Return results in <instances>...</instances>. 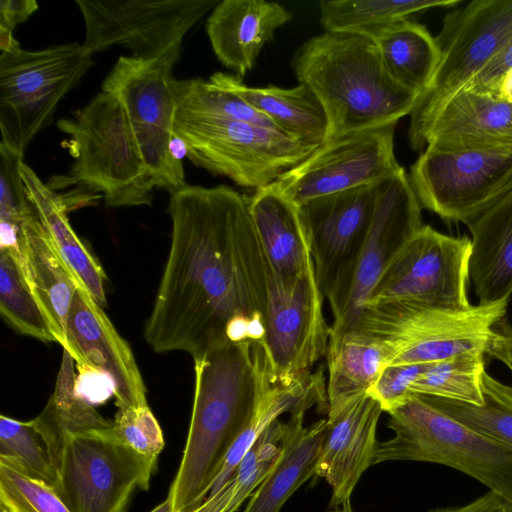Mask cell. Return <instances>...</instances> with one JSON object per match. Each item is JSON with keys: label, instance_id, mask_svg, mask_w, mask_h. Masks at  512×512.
I'll use <instances>...</instances> for the list:
<instances>
[{"label": "cell", "instance_id": "1", "mask_svg": "<svg viewBox=\"0 0 512 512\" xmlns=\"http://www.w3.org/2000/svg\"><path fill=\"white\" fill-rule=\"evenodd\" d=\"M231 187L185 184L170 194L168 258L144 338L193 360L240 343L265 349L270 265L249 210Z\"/></svg>", "mask_w": 512, "mask_h": 512}, {"label": "cell", "instance_id": "2", "mask_svg": "<svg viewBox=\"0 0 512 512\" xmlns=\"http://www.w3.org/2000/svg\"><path fill=\"white\" fill-rule=\"evenodd\" d=\"M271 362L260 344H231L194 360L186 445L168 495L174 512L201 505L226 456L249 424Z\"/></svg>", "mask_w": 512, "mask_h": 512}, {"label": "cell", "instance_id": "3", "mask_svg": "<svg viewBox=\"0 0 512 512\" xmlns=\"http://www.w3.org/2000/svg\"><path fill=\"white\" fill-rule=\"evenodd\" d=\"M291 67L325 110L326 139L397 123L410 115L419 97L389 76L375 41L356 33L324 32L308 39Z\"/></svg>", "mask_w": 512, "mask_h": 512}, {"label": "cell", "instance_id": "4", "mask_svg": "<svg viewBox=\"0 0 512 512\" xmlns=\"http://www.w3.org/2000/svg\"><path fill=\"white\" fill-rule=\"evenodd\" d=\"M56 125L67 135L64 145L73 159L70 180L98 193L113 208L152 204V178L114 94L101 90Z\"/></svg>", "mask_w": 512, "mask_h": 512}, {"label": "cell", "instance_id": "5", "mask_svg": "<svg viewBox=\"0 0 512 512\" xmlns=\"http://www.w3.org/2000/svg\"><path fill=\"white\" fill-rule=\"evenodd\" d=\"M387 426L393 436L377 443L373 465L417 461L448 466L512 506V447L450 417L419 394L390 412Z\"/></svg>", "mask_w": 512, "mask_h": 512}, {"label": "cell", "instance_id": "6", "mask_svg": "<svg viewBox=\"0 0 512 512\" xmlns=\"http://www.w3.org/2000/svg\"><path fill=\"white\" fill-rule=\"evenodd\" d=\"M174 133L195 166L256 190L272 184L317 148L277 129L179 110Z\"/></svg>", "mask_w": 512, "mask_h": 512}, {"label": "cell", "instance_id": "7", "mask_svg": "<svg viewBox=\"0 0 512 512\" xmlns=\"http://www.w3.org/2000/svg\"><path fill=\"white\" fill-rule=\"evenodd\" d=\"M78 42L0 54V143L24 153L93 65Z\"/></svg>", "mask_w": 512, "mask_h": 512}, {"label": "cell", "instance_id": "8", "mask_svg": "<svg viewBox=\"0 0 512 512\" xmlns=\"http://www.w3.org/2000/svg\"><path fill=\"white\" fill-rule=\"evenodd\" d=\"M507 304H477L465 310L402 303L364 306L353 329L382 339L391 352L388 364H431L471 350L485 351Z\"/></svg>", "mask_w": 512, "mask_h": 512}, {"label": "cell", "instance_id": "9", "mask_svg": "<svg viewBox=\"0 0 512 512\" xmlns=\"http://www.w3.org/2000/svg\"><path fill=\"white\" fill-rule=\"evenodd\" d=\"M173 67L166 60L120 56L101 87L121 102L154 187L169 194L187 184L183 163L172 151L177 108Z\"/></svg>", "mask_w": 512, "mask_h": 512}, {"label": "cell", "instance_id": "10", "mask_svg": "<svg viewBox=\"0 0 512 512\" xmlns=\"http://www.w3.org/2000/svg\"><path fill=\"white\" fill-rule=\"evenodd\" d=\"M512 39V0H474L446 15L436 37L438 68L410 113L409 144L423 137L439 108Z\"/></svg>", "mask_w": 512, "mask_h": 512}, {"label": "cell", "instance_id": "11", "mask_svg": "<svg viewBox=\"0 0 512 512\" xmlns=\"http://www.w3.org/2000/svg\"><path fill=\"white\" fill-rule=\"evenodd\" d=\"M84 26L83 45L93 54L120 45L142 60L181 58L187 32L219 0H75Z\"/></svg>", "mask_w": 512, "mask_h": 512}, {"label": "cell", "instance_id": "12", "mask_svg": "<svg viewBox=\"0 0 512 512\" xmlns=\"http://www.w3.org/2000/svg\"><path fill=\"white\" fill-rule=\"evenodd\" d=\"M471 239L423 225L386 267L364 306L402 303L441 310H465Z\"/></svg>", "mask_w": 512, "mask_h": 512}, {"label": "cell", "instance_id": "13", "mask_svg": "<svg viewBox=\"0 0 512 512\" xmlns=\"http://www.w3.org/2000/svg\"><path fill=\"white\" fill-rule=\"evenodd\" d=\"M155 466L112 427L77 434L64 445L55 491L71 512H125L133 492L148 489Z\"/></svg>", "mask_w": 512, "mask_h": 512}, {"label": "cell", "instance_id": "14", "mask_svg": "<svg viewBox=\"0 0 512 512\" xmlns=\"http://www.w3.org/2000/svg\"><path fill=\"white\" fill-rule=\"evenodd\" d=\"M408 179L422 208L468 225L512 192V153L426 147Z\"/></svg>", "mask_w": 512, "mask_h": 512}, {"label": "cell", "instance_id": "15", "mask_svg": "<svg viewBox=\"0 0 512 512\" xmlns=\"http://www.w3.org/2000/svg\"><path fill=\"white\" fill-rule=\"evenodd\" d=\"M396 124L328 138L268 187L299 205L317 197L383 181L403 169L394 154Z\"/></svg>", "mask_w": 512, "mask_h": 512}, {"label": "cell", "instance_id": "16", "mask_svg": "<svg viewBox=\"0 0 512 512\" xmlns=\"http://www.w3.org/2000/svg\"><path fill=\"white\" fill-rule=\"evenodd\" d=\"M422 207L403 169L380 184L368 235L343 286L328 303L330 337L353 329L380 276L404 244L424 225Z\"/></svg>", "mask_w": 512, "mask_h": 512}, {"label": "cell", "instance_id": "17", "mask_svg": "<svg viewBox=\"0 0 512 512\" xmlns=\"http://www.w3.org/2000/svg\"><path fill=\"white\" fill-rule=\"evenodd\" d=\"M381 182L296 205L308 237L317 283L327 300L343 286L362 250Z\"/></svg>", "mask_w": 512, "mask_h": 512}, {"label": "cell", "instance_id": "18", "mask_svg": "<svg viewBox=\"0 0 512 512\" xmlns=\"http://www.w3.org/2000/svg\"><path fill=\"white\" fill-rule=\"evenodd\" d=\"M323 300L315 270L292 286L270 279L265 351L278 376L311 372L313 365L326 355L330 326L323 314Z\"/></svg>", "mask_w": 512, "mask_h": 512}, {"label": "cell", "instance_id": "19", "mask_svg": "<svg viewBox=\"0 0 512 512\" xmlns=\"http://www.w3.org/2000/svg\"><path fill=\"white\" fill-rule=\"evenodd\" d=\"M67 350L80 372L110 380L118 410L147 406L146 387L129 344L89 292L79 286L71 304Z\"/></svg>", "mask_w": 512, "mask_h": 512}, {"label": "cell", "instance_id": "20", "mask_svg": "<svg viewBox=\"0 0 512 512\" xmlns=\"http://www.w3.org/2000/svg\"><path fill=\"white\" fill-rule=\"evenodd\" d=\"M512 153V102L460 89L436 112L423 148Z\"/></svg>", "mask_w": 512, "mask_h": 512}, {"label": "cell", "instance_id": "21", "mask_svg": "<svg viewBox=\"0 0 512 512\" xmlns=\"http://www.w3.org/2000/svg\"><path fill=\"white\" fill-rule=\"evenodd\" d=\"M382 412L380 405L365 395L335 416L326 418L316 475L330 485L333 508L350 500L362 474L373 465L378 443L377 425Z\"/></svg>", "mask_w": 512, "mask_h": 512}, {"label": "cell", "instance_id": "22", "mask_svg": "<svg viewBox=\"0 0 512 512\" xmlns=\"http://www.w3.org/2000/svg\"><path fill=\"white\" fill-rule=\"evenodd\" d=\"M291 18L292 14L275 2L222 0L207 18L206 32L218 60L242 79L275 31Z\"/></svg>", "mask_w": 512, "mask_h": 512}, {"label": "cell", "instance_id": "23", "mask_svg": "<svg viewBox=\"0 0 512 512\" xmlns=\"http://www.w3.org/2000/svg\"><path fill=\"white\" fill-rule=\"evenodd\" d=\"M21 263L56 342L67 346V321L80 285L54 247L35 210L21 225Z\"/></svg>", "mask_w": 512, "mask_h": 512}, {"label": "cell", "instance_id": "24", "mask_svg": "<svg viewBox=\"0 0 512 512\" xmlns=\"http://www.w3.org/2000/svg\"><path fill=\"white\" fill-rule=\"evenodd\" d=\"M249 210L270 267L283 284L294 285L315 270L295 204L267 186L250 197Z\"/></svg>", "mask_w": 512, "mask_h": 512}, {"label": "cell", "instance_id": "25", "mask_svg": "<svg viewBox=\"0 0 512 512\" xmlns=\"http://www.w3.org/2000/svg\"><path fill=\"white\" fill-rule=\"evenodd\" d=\"M469 282L478 304L508 302L512 295V192L470 222Z\"/></svg>", "mask_w": 512, "mask_h": 512}, {"label": "cell", "instance_id": "26", "mask_svg": "<svg viewBox=\"0 0 512 512\" xmlns=\"http://www.w3.org/2000/svg\"><path fill=\"white\" fill-rule=\"evenodd\" d=\"M208 79L240 97L289 137L316 146L325 141L328 133L325 110L306 85L299 83L289 89L250 87L236 75L223 72H216Z\"/></svg>", "mask_w": 512, "mask_h": 512}, {"label": "cell", "instance_id": "27", "mask_svg": "<svg viewBox=\"0 0 512 512\" xmlns=\"http://www.w3.org/2000/svg\"><path fill=\"white\" fill-rule=\"evenodd\" d=\"M307 411L289 414L285 422L280 457L250 496L244 512H279L287 499L316 475L327 419L304 426Z\"/></svg>", "mask_w": 512, "mask_h": 512}, {"label": "cell", "instance_id": "28", "mask_svg": "<svg viewBox=\"0 0 512 512\" xmlns=\"http://www.w3.org/2000/svg\"><path fill=\"white\" fill-rule=\"evenodd\" d=\"M26 195L57 252L80 285L101 306L106 305V274L97 258L75 233L67 203L24 161L19 165Z\"/></svg>", "mask_w": 512, "mask_h": 512}, {"label": "cell", "instance_id": "29", "mask_svg": "<svg viewBox=\"0 0 512 512\" xmlns=\"http://www.w3.org/2000/svg\"><path fill=\"white\" fill-rule=\"evenodd\" d=\"M390 357V349L382 339L358 329L329 338L326 351L327 418L367 395Z\"/></svg>", "mask_w": 512, "mask_h": 512}, {"label": "cell", "instance_id": "30", "mask_svg": "<svg viewBox=\"0 0 512 512\" xmlns=\"http://www.w3.org/2000/svg\"><path fill=\"white\" fill-rule=\"evenodd\" d=\"M74 359L63 349L62 361L53 393L43 411L32 420L47 443L58 472L62 451L73 435L112 427L93 404L77 389Z\"/></svg>", "mask_w": 512, "mask_h": 512}, {"label": "cell", "instance_id": "31", "mask_svg": "<svg viewBox=\"0 0 512 512\" xmlns=\"http://www.w3.org/2000/svg\"><path fill=\"white\" fill-rule=\"evenodd\" d=\"M373 40L394 81L418 95L426 90L438 68L441 51L436 37L424 25L402 20Z\"/></svg>", "mask_w": 512, "mask_h": 512}, {"label": "cell", "instance_id": "32", "mask_svg": "<svg viewBox=\"0 0 512 512\" xmlns=\"http://www.w3.org/2000/svg\"><path fill=\"white\" fill-rule=\"evenodd\" d=\"M460 0H323L320 22L325 32H350L375 38L387 27L433 8H453Z\"/></svg>", "mask_w": 512, "mask_h": 512}, {"label": "cell", "instance_id": "33", "mask_svg": "<svg viewBox=\"0 0 512 512\" xmlns=\"http://www.w3.org/2000/svg\"><path fill=\"white\" fill-rule=\"evenodd\" d=\"M0 314L16 332L44 342H56L21 263V255L0 248Z\"/></svg>", "mask_w": 512, "mask_h": 512}, {"label": "cell", "instance_id": "34", "mask_svg": "<svg viewBox=\"0 0 512 512\" xmlns=\"http://www.w3.org/2000/svg\"><path fill=\"white\" fill-rule=\"evenodd\" d=\"M484 355L483 350H471L431 363L412 384V393L484 405Z\"/></svg>", "mask_w": 512, "mask_h": 512}, {"label": "cell", "instance_id": "35", "mask_svg": "<svg viewBox=\"0 0 512 512\" xmlns=\"http://www.w3.org/2000/svg\"><path fill=\"white\" fill-rule=\"evenodd\" d=\"M485 404L463 402L422 395L433 406L470 428L512 447V386L484 373Z\"/></svg>", "mask_w": 512, "mask_h": 512}, {"label": "cell", "instance_id": "36", "mask_svg": "<svg viewBox=\"0 0 512 512\" xmlns=\"http://www.w3.org/2000/svg\"><path fill=\"white\" fill-rule=\"evenodd\" d=\"M0 461L55 490L58 487V472L49 448L32 420L0 416Z\"/></svg>", "mask_w": 512, "mask_h": 512}, {"label": "cell", "instance_id": "37", "mask_svg": "<svg viewBox=\"0 0 512 512\" xmlns=\"http://www.w3.org/2000/svg\"><path fill=\"white\" fill-rule=\"evenodd\" d=\"M177 108L194 115L222 117L277 129L231 91L202 78L176 80ZM278 130V129H277Z\"/></svg>", "mask_w": 512, "mask_h": 512}, {"label": "cell", "instance_id": "38", "mask_svg": "<svg viewBox=\"0 0 512 512\" xmlns=\"http://www.w3.org/2000/svg\"><path fill=\"white\" fill-rule=\"evenodd\" d=\"M24 153L0 143V247L20 252L21 225L33 212L19 171Z\"/></svg>", "mask_w": 512, "mask_h": 512}, {"label": "cell", "instance_id": "39", "mask_svg": "<svg viewBox=\"0 0 512 512\" xmlns=\"http://www.w3.org/2000/svg\"><path fill=\"white\" fill-rule=\"evenodd\" d=\"M285 422L273 421L256 439L241 459L235 474V488L228 512H235L252 495L277 463Z\"/></svg>", "mask_w": 512, "mask_h": 512}, {"label": "cell", "instance_id": "40", "mask_svg": "<svg viewBox=\"0 0 512 512\" xmlns=\"http://www.w3.org/2000/svg\"><path fill=\"white\" fill-rule=\"evenodd\" d=\"M1 512H71L58 493L0 461Z\"/></svg>", "mask_w": 512, "mask_h": 512}, {"label": "cell", "instance_id": "41", "mask_svg": "<svg viewBox=\"0 0 512 512\" xmlns=\"http://www.w3.org/2000/svg\"><path fill=\"white\" fill-rule=\"evenodd\" d=\"M116 437L140 455L157 462L164 447L161 427L149 406L118 410L112 421Z\"/></svg>", "mask_w": 512, "mask_h": 512}, {"label": "cell", "instance_id": "42", "mask_svg": "<svg viewBox=\"0 0 512 512\" xmlns=\"http://www.w3.org/2000/svg\"><path fill=\"white\" fill-rule=\"evenodd\" d=\"M430 364H388L368 389L367 395L374 399L383 412L390 413L407 402L414 394L412 384Z\"/></svg>", "mask_w": 512, "mask_h": 512}, {"label": "cell", "instance_id": "43", "mask_svg": "<svg viewBox=\"0 0 512 512\" xmlns=\"http://www.w3.org/2000/svg\"><path fill=\"white\" fill-rule=\"evenodd\" d=\"M511 72L512 39L471 77L461 89L495 96L501 82Z\"/></svg>", "mask_w": 512, "mask_h": 512}, {"label": "cell", "instance_id": "44", "mask_svg": "<svg viewBox=\"0 0 512 512\" xmlns=\"http://www.w3.org/2000/svg\"><path fill=\"white\" fill-rule=\"evenodd\" d=\"M428 512H512V506L492 491L458 506L439 507Z\"/></svg>", "mask_w": 512, "mask_h": 512}, {"label": "cell", "instance_id": "45", "mask_svg": "<svg viewBox=\"0 0 512 512\" xmlns=\"http://www.w3.org/2000/svg\"><path fill=\"white\" fill-rule=\"evenodd\" d=\"M36 10H38V3L34 0H1L0 26L13 31Z\"/></svg>", "mask_w": 512, "mask_h": 512}, {"label": "cell", "instance_id": "46", "mask_svg": "<svg viewBox=\"0 0 512 512\" xmlns=\"http://www.w3.org/2000/svg\"><path fill=\"white\" fill-rule=\"evenodd\" d=\"M485 354L502 362L512 373V326L493 331Z\"/></svg>", "mask_w": 512, "mask_h": 512}, {"label": "cell", "instance_id": "47", "mask_svg": "<svg viewBox=\"0 0 512 512\" xmlns=\"http://www.w3.org/2000/svg\"><path fill=\"white\" fill-rule=\"evenodd\" d=\"M234 488L233 476L218 492L209 495L201 505L189 512H228Z\"/></svg>", "mask_w": 512, "mask_h": 512}, {"label": "cell", "instance_id": "48", "mask_svg": "<svg viewBox=\"0 0 512 512\" xmlns=\"http://www.w3.org/2000/svg\"><path fill=\"white\" fill-rule=\"evenodd\" d=\"M21 48L18 41L13 37V31L0 26V51L1 53L14 52Z\"/></svg>", "mask_w": 512, "mask_h": 512}, {"label": "cell", "instance_id": "49", "mask_svg": "<svg viewBox=\"0 0 512 512\" xmlns=\"http://www.w3.org/2000/svg\"><path fill=\"white\" fill-rule=\"evenodd\" d=\"M495 96L512 102V72L503 79Z\"/></svg>", "mask_w": 512, "mask_h": 512}, {"label": "cell", "instance_id": "50", "mask_svg": "<svg viewBox=\"0 0 512 512\" xmlns=\"http://www.w3.org/2000/svg\"><path fill=\"white\" fill-rule=\"evenodd\" d=\"M150 512H174V510H173V502H172L171 497L168 495L163 502L158 504Z\"/></svg>", "mask_w": 512, "mask_h": 512}, {"label": "cell", "instance_id": "51", "mask_svg": "<svg viewBox=\"0 0 512 512\" xmlns=\"http://www.w3.org/2000/svg\"><path fill=\"white\" fill-rule=\"evenodd\" d=\"M327 512H353V509L351 506V502L349 500V501L344 502L342 505L335 507L332 510H329Z\"/></svg>", "mask_w": 512, "mask_h": 512}]
</instances>
